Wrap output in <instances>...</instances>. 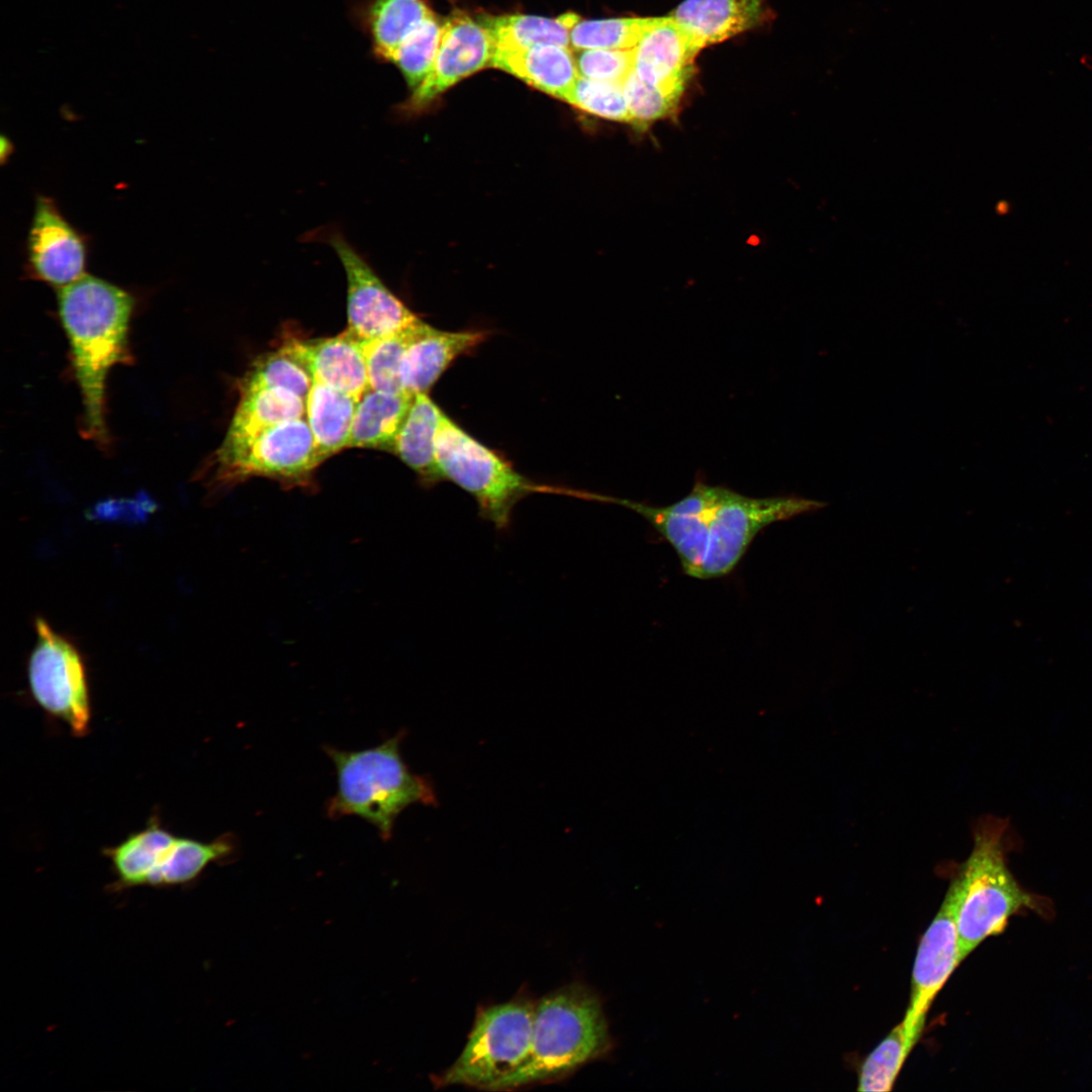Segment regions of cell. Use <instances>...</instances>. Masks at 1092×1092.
I'll return each instance as SVG.
<instances>
[{
    "instance_id": "6da1fadb",
    "label": "cell",
    "mask_w": 1092,
    "mask_h": 1092,
    "mask_svg": "<svg viewBox=\"0 0 1092 1092\" xmlns=\"http://www.w3.org/2000/svg\"><path fill=\"white\" fill-rule=\"evenodd\" d=\"M588 500L625 507L643 517L676 553L684 572L698 579L729 574L767 526L826 507L798 495L751 497L698 480L663 507L588 492Z\"/></svg>"
},
{
    "instance_id": "7a4b0ae2",
    "label": "cell",
    "mask_w": 1092,
    "mask_h": 1092,
    "mask_svg": "<svg viewBox=\"0 0 1092 1092\" xmlns=\"http://www.w3.org/2000/svg\"><path fill=\"white\" fill-rule=\"evenodd\" d=\"M133 305L127 291L92 275L84 274L58 290L59 314L82 396V433L102 447L109 442L106 377L114 365L130 361L128 326Z\"/></svg>"
},
{
    "instance_id": "3957f363",
    "label": "cell",
    "mask_w": 1092,
    "mask_h": 1092,
    "mask_svg": "<svg viewBox=\"0 0 1092 1092\" xmlns=\"http://www.w3.org/2000/svg\"><path fill=\"white\" fill-rule=\"evenodd\" d=\"M1008 826L1006 819L980 818L973 829L972 851L950 881L959 897L960 963L985 939L1002 933L1013 916L1052 915L1051 902L1023 889L1007 866Z\"/></svg>"
},
{
    "instance_id": "277c9868",
    "label": "cell",
    "mask_w": 1092,
    "mask_h": 1092,
    "mask_svg": "<svg viewBox=\"0 0 1092 1092\" xmlns=\"http://www.w3.org/2000/svg\"><path fill=\"white\" fill-rule=\"evenodd\" d=\"M612 1048L600 998L588 987L572 983L535 1003L530 1054L497 1091L560 1080L606 1057Z\"/></svg>"
},
{
    "instance_id": "5b68a950",
    "label": "cell",
    "mask_w": 1092,
    "mask_h": 1092,
    "mask_svg": "<svg viewBox=\"0 0 1092 1092\" xmlns=\"http://www.w3.org/2000/svg\"><path fill=\"white\" fill-rule=\"evenodd\" d=\"M403 737L400 731L377 746L357 751L325 746L337 774V791L327 803L330 818L360 817L386 841L404 809L415 804L437 805L432 783L412 772L401 757Z\"/></svg>"
},
{
    "instance_id": "8992f818",
    "label": "cell",
    "mask_w": 1092,
    "mask_h": 1092,
    "mask_svg": "<svg viewBox=\"0 0 1092 1092\" xmlns=\"http://www.w3.org/2000/svg\"><path fill=\"white\" fill-rule=\"evenodd\" d=\"M435 455L444 480H450L476 502L478 515L498 531L512 523L517 504L530 493H551L552 485L536 483L510 461L470 434L444 412L435 443Z\"/></svg>"
},
{
    "instance_id": "52a82bcc",
    "label": "cell",
    "mask_w": 1092,
    "mask_h": 1092,
    "mask_svg": "<svg viewBox=\"0 0 1092 1092\" xmlns=\"http://www.w3.org/2000/svg\"><path fill=\"white\" fill-rule=\"evenodd\" d=\"M535 1003L517 998L479 1011L459 1057L438 1076V1086L497 1091L530 1054Z\"/></svg>"
},
{
    "instance_id": "ba28073f",
    "label": "cell",
    "mask_w": 1092,
    "mask_h": 1092,
    "mask_svg": "<svg viewBox=\"0 0 1092 1092\" xmlns=\"http://www.w3.org/2000/svg\"><path fill=\"white\" fill-rule=\"evenodd\" d=\"M210 461L200 478L215 489L253 477L269 478L289 488H308L323 463L304 417L267 428L237 448L217 449Z\"/></svg>"
},
{
    "instance_id": "9c48e42d",
    "label": "cell",
    "mask_w": 1092,
    "mask_h": 1092,
    "mask_svg": "<svg viewBox=\"0 0 1092 1092\" xmlns=\"http://www.w3.org/2000/svg\"><path fill=\"white\" fill-rule=\"evenodd\" d=\"M35 643L27 660V681L35 703L81 737L90 728L92 709L87 670L73 641L41 617L34 619Z\"/></svg>"
},
{
    "instance_id": "30bf717a",
    "label": "cell",
    "mask_w": 1092,
    "mask_h": 1092,
    "mask_svg": "<svg viewBox=\"0 0 1092 1092\" xmlns=\"http://www.w3.org/2000/svg\"><path fill=\"white\" fill-rule=\"evenodd\" d=\"M304 237L305 241L329 245L340 259L347 279L346 331L357 341L398 333L420 318L385 285L338 228L315 229Z\"/></svg>"
},
{
    "instance_id": "8fae6325",
    "label": "cell",
    "mask_w": 1092,
    "mask_h": 1092,
    "mask_svg": "<svg viewBox=\"0 0 1092 1092\" xmlns=\"http://www.w3.org/2000/svg\"><path fill=\"white\" fill-rule=\"evenodd\" d=\"M958 907L957 890L949 884L938 912L918 945L910 1001L901 1022L911 1049L921 1035L933 999L960 964Z\"/></svg>"
},
{
    "instance_id": "7c38bea8",
    "label": "cell",
    "mask_w": 1092,
    "mask_h": 1092,
    "mask_svg": "<svg viewBox=\"0 0 1092 1092\" xmlns=\"http://www.w3.org/2000/svg\"><path fill=\"white\" fill-rule=\"evenodd\" d=\"M493 44L486 28L463 12L448 17L432 71L411 96L397 106L413 116L429 107L442 93L465 77L490 66Z\"/></svg>"
},
{
    "instance_id": "4fadbf2b",
    "label": "cell",
    "mask_w": 1092,
    "mask_h": 1092,
    "mask_svg": "<svg viewBox=\"0 0 1092 1092\" xmlns=\"http://www.w3.org/2000/svg\"><path fill=\"white\" fill-rule=\"evenodd\" d=\"M87 248L81 234L50 197L39 195L27 238L30 274L61 288L84 275Z\"/></svg>"
},
{
    "instance_id": "5bb4252c",
    "label": "cell",
    "mask_w": 1092,
    "mask_h": 1092,
    "mask_svg": "<svg viewBox=\"0 0 1092 1092\" xmlns=\"http://www.w3.org/2000/svg\"><path fill=\"white\" fill-rule=\"evenodd\" d=\"M702 49L687 27L671 16L660 17L634 48L633 71L650 85L682 93Z\"/></svg>"
},
{
    "instance_id": "9a60e30c",
    "label": "cell",
    "mask_w": 1092,
    "mask_h": 1092,
    "mask_svg": "<svg viewBox=\"0 0 1092 1092\" xmlns=\"http://www.w3.org/2000/svg\"><path fill=\"white\" fill-rule=\"evenodd\" d=\"M487 336L482 330L441 331L420 318L400 364L402 390L413 395L429 392L457 358L474 351Z\"/></svg>"
},
{
    "instance_id": "2e32d148",
    "label": "cell",
    "mask_w": 1092,
    "mask_h": 1092,
    "mask_svg": "<svg viewBox=\"0 0 1092 1092\" xmlns=\"http://www.w3.org/2000/svg\"><path fill=\"white\" fill-rule=\"evenodd\" d=\"M282 347L305 366L313 382L345 392L358 400L369 389L361 343L346 330L329 338H290Z\"/></svg>"
},
{
    "instance_id": "e0dca14e",
    "label": "cell",
    "mask_w": 1092,
    "mask_h": 1092,
    "mask_svg": "<svg viewBox=\"0 0 1092 1092\" xmlns=\"http://www.w3.org/2000/svg\"><path fill=\"white\" fill-rule=\"evenodd\" d=\"M490 66L564 101L579 76L572 50L557 44L493 49Z\"/></svg>"
},
{
    "instance_id": "ac0fdd59",
    "label": "cell",
    "mask_w": 1092,
    "mask_h": 1092,
    "mask_svg": "<svg viewBox=\"0 0 1092 1092\" xmlns=\"http://www.w3.org/2000/svg\"><path fill=\"white\" fill-rule=\"evenodd\" d=\"M436 15L425 0H360L353 8L358 26L369 37L373 56L391 63L400 46Z\"/></svg>"
},
{
    "instance_id": "d6986e66",
    "label": "cell",
    "mask_w": 1092,
    "mask_h": 1092,
    "mask_svg": "<svg viewBox=\"0 0 1092 1092\" xmlns=\"http://www.w3.org/2000/svg\"><path fill=\"white\" fill-rule=\"evenodd\" d=\"M670 16L706 48L758 24L763 0H685Z\"/></svg>"
},
{
    "instance_id": "ffe728a7",
    "label": "cell",
    "mask_w": 1092,
    "mask_h": 1092,
    "mask_svg": "<svg viewBox=\"0 0 1092 1092\" xmlns=\"http://www.w3.org/2000/svg\"><path fill=\"white\" fill-rule=\"evenodd\" d=\"M443 411L429 392L417 393L395 440L393 453L416 472L424 486L443 481L435 455Z\"/></svg>"
},
{
    "instance_id": "44dd1931",
    "label": "cell",
    "mask_w": 1092,
    "mask_h": 1092,
    "mask_svg": "<svg viewBox=\"0 0 1092 1092\" xmlns=\"http://www.w3.org/2000/svg\"><path fill=\"white\" fill-rule=\"evenodd\" d=\"M305 416V399L283 388L240 392V400L219 450L237 448L260 432Z\"/></svg>"
},
{
    "instance_id": "7402d4cb",
    "label": "cell",
    "mask_w": 1092,
    "mask_h": 1092,
    "mask_svg": "<svg viewBox=\"0 0 1092 1092\" xmlns=\"http://www.w3.org/2000/svg\"><path fill=\"white\" fill-rule=\"evenodd\" d=\"M414 396L407 392L391 393L369 388L357 402L349 447L393 453Z\"/></svg>"
},
{
    "instance_id": "603a6c76",
    "label": "cell",
    "mask_w": 1092,
    "mask_h": 1092,
    "mask_svg": "<svg viewBox=\"0 0 1092 1092\" xmlns=\"http://www.w3.org/2000/svg\"><path fill=\"white\" fill-rule=\"evenodd\" d=\"M358 399L313 382L305 400V419L322 462L349 447Z\"/></svg>"
},
{
    "instance_id": "cb8c5ba5",
    "label": "cell",
    "mask_w": 1092,
    "mask_h": 1092,
    "mask_svg": "<svg viewBox=\"0 0 1092 1092\" xmlns=\"http://www.w3.org/2000/svg\"><path fill=\"white\" fill-rule=\"evenodd\" d=\"M176 836L156 819L117 845L105 848L120 888L148 886Z\"/></svg>"
},
{
    "instance_id": "d4e9b609",
    "label": "cell",
    "mask_w": 1092,
    "mask_h": 1092,
    "mask_svg": "<svg viewBox=\"0 0 1092 1092\" xmlns=\"http://www.w3.org/2000/svg\"><path fill=\"white\" fill-rule=\"evenodd\" d=\"M579 19L574 13L556 18L523 14L484 15L480 17V23L486 28L493 49H521L536 44L570 48V30Z\"/></svg>"
},
{
    "instance_id": "484cf974",
    "label": "cell",
    "mask_w": 1092,
    "mask_h": 1092,
    "mask_svg": "<svg viewBox=\"0 0 1092 1092\" xmlns=\"http://www.w3.org/2000/svg\"><path fill=\"white\" fill-rule=\"evenodd\" d=\"M234 850L235 844L229 835L208 842L176 836L166 856L152 874L148 886L170 887L192 882L210 863L232 856Z\"/></svg>"
},
{
    "instance_id": "4316f807",
    "label": "cell",
    "mask_w": 1092,
    "mask_h": 1092,
    "mask_svg": "<svg viewBox=\"0 0 1092 1092\" xmlns=\"http://www.w3.org/2000/svg\"><path fill=\"white\" fill-rule=\"evenodd\" d=\"M312 383V376L305 366L281 346L259 356L240 380L238 388L240 392L283 388L306 400Z\"/></svg>"
},
{
    "instance_id": "83f0119b",
    "label": "cell",
    "mask_w": 1092,
    "mask_h": 1092,
    "mask_svg": "<svg viewBox=\"0 0 1092 1092\" xmlns=\"http://www.w3.org/2000/svg\"><path fill=\"white\" fill-rule=\"evenodd\" d=\"M660 17L579 19L570 30L571 50L633 49Z\"/></svg>"
},
{
    "instance_id": "f1b7e54d",
    "label": "cell",
    "mask_w": 1092,
    "mask_h": 1092,
    "mask_svg": "<svg viewBox=\"0 0 1092 1092\" xmlns=\"http://www.w3.org/2000/svg\"><path fill=\"white\" fill-rule=\"evenodd\" d=\"M418 321L398 333L360 342L366 361L369 388L391 393L404 392L400 382V364Z\"/></svg>"
},
{
    "instance_id": "f546056e",
    "label": "cell",
    "mask_w": 1092,
    "mask_h": 1092,
    "mask_svg": "<svg viewBox=\"0 0 1092 1092\" xmlns=\"http://www.w3.org/2000/svg\"><path fill=\"white\" fill-rule=\"evenodd\" d=\"M911 1050L904 1027L902 1023H899L862 1062L858 1073L857 1090L890 1091Z\"/></svg>"
},
{
    "instance_id": "4dcf8cb0",
    "label": "cell",
    "mask_w": 1092,
    "mask_h": 1092,
    "mask_svg": "<svg viewBox=\"0 0 1092 1092\" xmlns=\"http://www.w3.org/2000/svg\"><path fill=\"white\" fill-rule=\"evenodd\" d=\"M443 23L434 15L425 20L400 46L391 64L404 77L408 88L417 89L432 71L442 36Z\"/></svg>"
},
{
    "instance_id": "1f68e13d",
    "label": "cell",
    "mask_w": 1092,
    "mask_h": 1092,
    "mask_svg": "<svg viewBox=\"0 0 1092 1092\" xmlns=\"http://www.w3.org/2000/svg\"><path fill=\"white\" fill-rule=\"evenodd\" d=\"M631 117V124L640 129L651 122L670 116L682 93L669 92L642 81L632 70L622 82Z\"/></svg>"
},
{
    "instance_id": "d6a6232c",
    "label": "cell",
    "mask_w": 1092,
    "mask_h": 1092,
    "mask_svg": "<svg viewBox=\"0 0 1092 1092\" xmlns=\"http://www.w3.org/2000/svg\"><path fill=\"white\" fill-rule=\"evenodd\" d=\"M565 102L606 119L631 123L621 83L578 76Z\"/></svg>"
},
{
    "instance_id": "836d02e7",
    "label": "cell",
    "mask_w": 1092,
    "mask_h": 1092,
    "mask_svg": "<svg viewBox=\"0 0 1092 1092\" xmlns=\"http://www.w3.org/2000/svg\"><path fill=\"white\" fill-rule=\"evenodd\" d=\"M579 76L621 83L633 70L634 48L627 50H580L574 54Z\"/></svg>"
}]
</instances>
